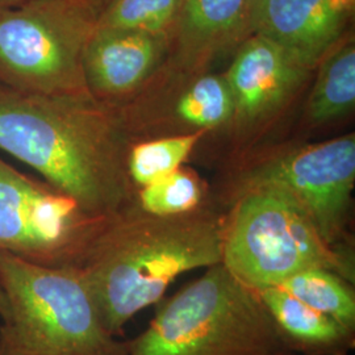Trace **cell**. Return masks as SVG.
<instances>
[{"label":"cell","instance_id":"cell-1","mask_svg":"<svg viewBox=\"0 0 355 355\" xmlns=\"http://www.w3.org/2000/svg\"><path fill=\"white\" fill-rule=\"evenodd\" d=\"M133 141L121 110L91 95L0 87V149L91 217L105 218L136 203L127 170Z\"/></svg>","mask_w":355,"mask_h":355},{"label":"cell","instance_id":"cell-2","mask_svg":"<svg viewBox=\"0 0 355 355\" xmlns=\"http://www.w3.org/2000/svg\"><path fill=\"white\" fill-rule=\"evenodd\" d=\"M223 217L208 207L157 216L130 204L105 217L76 263L105 329L116 337L158 303L179 275L221 263Z\"/></svg>","mask_w":355,"mask_h":355},{"label":"cell","instance_id":"cell-3","mask_svg":"<svg viewBox=\"0 0 355 355\" xmlns=\"http://www.w3.org/2000/svg\"><path fill=\"white\" fill-rule=\"evenodd\" d=\"M128 355H296L258 292L223 263L161 305Z\"/></svg>","mask_w":355,"mask_h":355},{"label":"cell","instance_id":"cell-4","mask_svg":"<svg viewBox=\"0 0 355 355\" xmlns=\"http://www.w3.org/2000/svg\"><path fill=\"white\" fill-rule=\"evenodd\" d=\"M221 263L254 290L279 287L308 268H327L354 284L350 248H331L302 205L274 183L236 186L223 218Z\"/></svg>","mask_w":355,"mask_h":355},{"label":"cell","instance_id":"cell-5","mask_svg":"<svg viewBox=\"0 0 355 355\" xmlns=\"http://www.w3.org/2000/svg\"><path fill=\"white\" fill-rule=\"evenodd\" d=\"M7 313L0 355H128L129 341L105 329L71 266H44L0 250Z\"/></svg>","mask_w":355,"mask_h":355},{"label":"cell","instance_id":"cell-6","mask_svg":"<svg viewBox=\"0 0 355 355\" xmlns=\"http://www.w3.org/2000/svg\"><path fill=\"white\" fill-rule=\"evenodd\" d=\"M98 17L91 0H24L0 8V87L89 95L83 58Z\"/></svg>","mask_w":355,"mask_h":355},{"label":"cell","instance_id":"cell-7","mask_svg":"<svg viewBox=\"0 0 355 355\" xmlns=\"http://www.w3.org/2000/svg\"><path fill=\"white\" fill-rule=\"evenodd\" d=\"M104 218L0 158V250L44 266H76Z\"/></svg>","mask_w":355,"mask_h":355},{"label":"cell","instance_id":"cell-8","mask_svg":"<svg viewBox=\"0 0 355 355\" xmlns=\"http://www.w3.org/2000/svg\"><path fill=\"white\" fill-rule=\"evenodd\" d=\"M274 183L302 205L331 248H350L347 232L355 186V137L282 149L246 167L236 186Z\"/></svg>","mask_w":355,"mask_h":355},{"label":"cell","instance_id":"cell-9","mask_svg":"<svg viewBox=\"0 0 355 355\" xmlns=\"http://www.w3.org/2000/svg\"><path fill=\"white\" fill-rule=\"evenodd\" d=\"M309 73L270 41L248 36L224 74L234 108L230 125L241 136L266 127L291 102Z\"/></svg>","mask_w":355,"mask_h":355},{"label":"cell","instance_id":"cell-10","mask_svg":"<svg viewBox=\"0 0 355 355\" xmlns=\"http://www.w3.org/2000/svg\"><path fill=\"white\" fill-rule=\"evenodd\" d=\"M171 51L168 35L96 28L83 58L89 95L123 107L159 69Z\"/></svg>","mask_w":355,"mask_h":355},{"label":"cell","instance_id":"cell-11","mask_svg":"<svg viewBox=\"0 0 355 355\" xmlns=\"http://www.w3.org/2000/svg\"><path fill=\"white\" fill-rule=\"evenodd\" d=\"M346 19L325 0H250V35L265 38L312 71L343 36Z\"/></svg>","mask_w":355,"mask_h":355},{"label":"cell","instance_id":"cell-12","mask_svg":"<svg viewBox=\"0 0 355 355\" xmlns=\"http://www.w3.org/2000/svg\"><path fill=\"white\" fill-rule=\"evenodd\" d=\"M250 0H182L171 33L174 62L195 73L248 36Z\"/></svg>","mask_w":355,"mask_h":355},{"label":"cell","instance_id":"cell-13","mask_svg":"<svg viewBox=\"0 0 355 355\" xmlns=\"http://www.w3.org/2000/svg\"><path fill=\"white\" fill-rule=\"evenodd\" d=\"M258 292L280 337L295 354L349 355L354 349V331L302 303L279 287Z\"/></svg>","mask_w":355,"mask_h":355},{"label":"cell","instance_id":"cell-14","mask_svg":"<svg viewBox=\"0 0 355 355\" xmlns=\"http://www.w3.org/2000/svg\"><path fill=\"white\" fill-rule=\"evenodd\" d=\"M320 64L305 107V117L315 127L336 121L354 110V41L338 44Z\"/></svg>","mask_w":355,"mask_h":355},{"label":"cell","instance_id":"cell-15","mask_svg":"<svg viewBox=\"0 0 355 355\" xmlns=\"http://www.w3.org/2000/svg\"><path fill=\"white\" fill-rule=\"evenodd\" d=\"M233 99L224 76L204 74L183 89L171 107V117L180 133L212 132L233 120Z\"/></svg>","mask_w":355,"mask_h":355},{"label":"cell","instance_id":"cell-16","mask_svg":"<svg viewBox=\"0 0 355 355\" xmlns=\"http://www.w3.org/2000/svg\"><path fill=\"white\" fill-rule=\"evenodd\" d=\"M205 132L133 141L127 155L128 177L136 191L183 167Z\"/></svg>","mask_w":355,"mask_h":355},{"label":"cell","instance_id":"cell-17","mask_svg":"<svg viewBox=\"0 0 355 355\" xmlns=\"http://www.w3.org/2000/svg\"><path fill=\"white\" fill-rule=\"evenodd\" d=\"M279 288L355 333L353 284L338 274L320 267L308 268L284 280Z\"/></svg>","mask_w":355,"mask_h":355},{"label":"cell","instance_id":"cell-18","mask_svg":"<svg viewBox=\"0 0 355 355\" xmlns=\"http://www.w3.org/2000/svg\"><path fill=\"white\" fill-rule=\"evenodd\" d=\"M182 0H108L96 28L128 29L171 37Z\"/></svg>","mask_w":355,"mask_h":355},{"label":"cell","instance_id":"cell-19","mask_svg":"<svg viewBox=\"0 0 355 355\" xmlns=\"http://www.w3.org/2000/svg\"><path fill=\"white\" fill-rule=\"evenodd\" d=\"M203 180L190 168L173 174L136 191V204L157 216L184 215L204 205Z\"/></svg>","mask_w":355,"mask_h":355},{"label":"cell","instance_id":"cell-20","mask_svg":"<svg viewBox=\"0 0 355 355\" xmlns=\"http://www.w3.org/2000/svg\"><path fill=\"white\" fill-rule=\"evenodd\" d=\"M330 11L343 19H349L355 8V0H325Z\"/></svg>","mask_w":355,"mask_h":355},{"label":"cell","instance_id":"cell-21","mask_svg":"<svg viewBox=\"0 0 355 355\" xmlns=\"http://www.w3.org/2000/svg\"><path fill=\"white\" fill-rule=\"evenodd\" d=\"M6 313H7V297H6V292H4L1 279H0V318H4Z\"/></svg>","mask_w":355,"mask_h":355},{"label":"cell","instance_id":"cell-22","mask_svg":"<svg viewBox=\"0 0 355 355\" xmlns=\"http://www.w3.org/2000/svg\"><path fill=\"white\" fill-rule=\"evenodd\" d=\"M24 0H0V8L3 7H10V6H16L23 3Z\"/></svg>","mask_w":355,"mask_h":355},{"label":"cell","instance_id":"cell-23","mask_svg":"<svg viewBox=\"0 0 355 355\" xmlns=\"http://www.w3.org/2000/svg\"><path fill=\"white\" fill-rule=\"evenodd\" d=\"M95 6H96V8L99 10V13H101V11L103 10V7L105 6V3L108 1V0H91Z\"/></svg>","mask_w":355,"mask_h":355}]
</instances>
